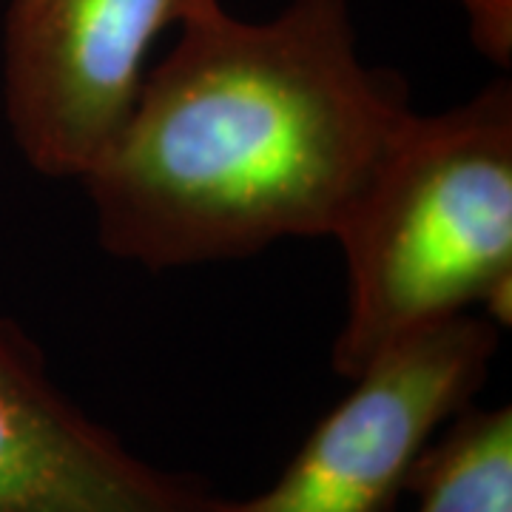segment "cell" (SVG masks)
Returning <instances> with one entry per match:
<instances>
[{"instance_id": "obj_2", "label": "cell", "mask_w": 512, "mask_h": 512, "mask_svg": "<svg viewBox=\"0 0 512 512\" xmlns=\"http://www.w3.org/2000/svg\"><path fill=\"white\" fill-rule=\"evenodd\" d=\"M333 242L345 316L333 373L458 313L512 316V86L498 77L439 114H413Z\"/></svg>"}, {"instance_id": "obj_1", "label": "cell", "mask_w": 512, "mask_h": 512, "mask_svg": "<svg viewBox=\"0 0 512 512\" xmlns=\"http://www.w3.org/2000/svg\"><path fill=\"white\" fill-rule=\"evenodd\" d=\"M177 26L77 180L100 248L180 271L333 239L416 114L407 77L362 57L348 0L265 20L194 0Z\"/></svg>"}, {"instance_id": "obj_4", "label": "cell", "mask_w": 512, "mask_h": 512, "mask_svg": "<svg viewBox=\"0 0 512 512\" xmlns=\"http://www.w3.org/2000/svg\"><path fill=\"white\" fill-rule=\"evenodd\" d=\"M194 0H9L3 114L26 165L80 180L126 123L154 40Z\"/></svg>"}, {"instance_id": "obj_7", "label": "cell", "mask_w": 512, "mask_h": 512, "mask_svg": "<svg viewBox=\"0 0 512 512\" xmlns=\"http://www.w3.org/2000/svg\"><path fill=\"white\" fill-rule=\"evenodd\" d=\"M470 23V37L481 57L510 74L512 63V0H456Z\"/></svg>"}, {"instance_id": "obj_6", "label": "cell", "mask_w": 512, "mask_h": 512, "mask_svg": "<svg viewBox=\"0 0 512 512\" xmlns=\"http://www.w3.org/2000/svg\"><path fill=\"white\" fill-rule=\"evenodd\" d=\"M407 495L416 512H512V410L464 407L421 453Z\"/></svg>"}, {"instance_id": "obj_3", "label": "cell", "mask_w": 512, "mask_h": 512, "mask_svg": "<svg viewBox=\"0 0 512 512\" xmlns=\"http://www.w3.org/2000/svg\"><path fill=\"white\" fill-rule=\"evenodd\" d=\"M501 348L484 313H458L382 350L316 421L274 484L217 512H399L421 453L476 402Z\"/></svg>"}, {"instance_id": "obj_5", "label": "cell", "mask_w": 512, "mask_h": 512, "mask_svg": "<svg viewBox=\"0 0 512 512\" xmlns=\"http://www.w3.org/2000/svg\"><path fill=\"white\" fill-rule=\"evenodd\" d=\"M217 501L200 476L148 461L89 416L0 316V512H217Z\"/></svg>"}]
</instances>
